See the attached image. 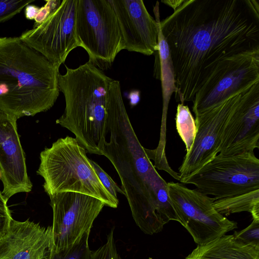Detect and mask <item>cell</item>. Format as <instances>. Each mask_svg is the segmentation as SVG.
Segmentation results:
<instances>
[{"label":"cell","mask_w":259,"mask_h":259,"mask_svg":"<svg viewBox=\"0 0 259 259\" xmlns=\"http://www.w3.org/2000/svg\"><path fill=\"white\" fill-rule=\"evenodd\" d=\"M174 66L177 102H193L219 64L259 50L256 0H184L160 21Z\"/></svg>","instance_id":"6da1fadb"},{"label":"cell","mask_w":259,"mask_h":259,"mask_svg":"<svg viewBox=\"0 0 259 259\" xmlns=\"http://www.w3.org/2000/svg\"><path fill=\"white\" fill-rule=\"evenodd\" d=\"M106 121L109 139L103 155L117 171L136 224L147 235L159 233L169 221L177 220L167 183L157 171L137 137L118 82H113L109 88Z\"/></svg>","instance_id":"7a4b0ae2"},{"label":"cell","mask_w":259,"mask_h":259,"mask_svg":"<svg viewBox=\"0 0 259 259\" xmlns=\"http://www.w3.org/2000/svg\"><path fill=\"white\" fill-rule=\"evenodd\" d=\"M59 69L20 37H0V111L18 119L51 109Z\"/></svg>","instance_id":"3957f363"},{"label":"cell","mask_w":259,"mask_h":259,"mask_svg":"<svg viewBox=\"0 0 259 259\" xmlns=\"http://www.w3.org/2000/svg\"><path fill=\"white\" fill-rule=\"evenodd\" d=\"M58 75V87L65 108L56 123L72 133L90 154L103 155L108 135L106 106L113 79L89 60L76 68L65 66Z\"/></svg>","instance_id":"277c9868"},{"label":"cell","mask_w":259,"mask_h":259,"mask_svg":"<svg viewBox=\"0 0 259 259\" xmlns=\"http://www.w3.org/2000/svg\"><path fill=\"white\" fill-rule=\"evenodd\" d=\"M87 152L70 136L58 139L42 151L36 173L44 180L45 192L49 196L63 192L81 193L98 199L106 206L117 208L118 199L103 185Z\"/></svg>","instance_id":"5b68a950"},{"label":"cell","mask_w":259,"mask_h":259,"mask_svg":"<svg viewBox=\"0 0 259 259\" xmlns=\"http://www.w3.org/2000/svg\"><path fill=\"white\" fill-rule=\"evenodd\" d=\"M75 33L89 61L103 71L123 49L114 11L109 0H78Z\"/></svg>","instance_id":"8992f818"},{"label":"cell","mask_w":259,"mask_h":259,"mask_svg":"<svg viewBox=\"0 0 259 259\" xmlns=\"http://www.w3.org/2000/svg\"><path fill=\"white\" fill-rule=\"evenodd\" d=\"M212 196L214 200L259 189V159L254 152L218 154L195 174L180 181Z\"/></svg>","instance_id":"52a82bcc"},{"label":"cell","mask_w":259,"mask_h":259,"mask_svg":"<svg viewBox=\"0 0 259 259\" xmlns=\"http://www.w3.org/2000/svg\"><path fill=\"white\" fill-rule=\"evenodd\" d=\"M167 186L178 222L197 244H206L237 228L236 222L215 209L213 198L179 183L168 182Z\"/></svg>","instance_id":"ba28073f"},{"label":"cell","mask_w":259,"mask_h":259,"mask_svg":"<svg viewBox=\"0 0 259 259\" xmlns=\"http://www.w3.org/2000/svg\"><path fill=\"white\" fill-rule=\"evenodd\" d=\"M53 210V248L66 251L87 232L105 206L97 198L81 193L63 192L49 196Z\"/></svg>","instance_id":"9c48e42d"},{"label":"cell","mask_w":259,"mask_h":259,"mask_svg":"<svg viewBox=\"0 0 259 259\" xmlns=\"http://www.w3.org/2000/svg\"><path fill=\"white\" fill-rule=\"evenodd\" d=\"M78 0H63L41 24L19 36L59 69L69 54L79 47L75 33Z\"/></svg>","instance_id":"30bf717a"},{"label":"cell","mask_w":259,"mask_h":259,"mask_svg":"<svg viewBox=\"0 0 259 259\" xmlns=\"http://www.w3.org/2000/svg\"><path fill=\"white\" fill-rule=\"evenodd\" d=\"M259 81V50L245 52L222 61L193 101L194 114L223 101Z\"/></svg>","instance_id":"8fae6325"},{"label":"cell","mask_w":259,"mask_h":259,"mask_svg":"<svg viewBox=\"0 0 259 259\" xmlns=\"http://www.w3.org/2000/svg\"><path fill=\"white\" fill-rule=\"evenodd\" d=\"M240 92L218 104L195 114L196 136L190 151L186 154L179 167L180 182L196 172L219 153L226 122L237 101Z\"/></svg>","instance_id":"7c38bea8"},{"label":"cell","mask_w":259,"mask_h":259,"mask_svg":"<svg viewBox=\"0 0 259 259\" xmlns=\"http://www.w3.org/2000/svg\"><path fill=\"white\" fill-rule=\"evenodd\" d=\"M259 148V81L240 92L223 132L219 154L254 152Z\"/></svg>","instance_id":"4fadbf2b"},{"label":"cell","mask_w":259,"mask_h":259,"mask_svg":"<svg viewBox=\"0 0 259 259\" xmlns=\"http://www.w3.org/2000/svg\"><path fill=\"white\" fill-rule=\"evenodd\" d=\"M115 13L123 50L150 56L158 50V26L142 0H109Z\"/></svg>","instance_id":"5bb4252c"},{"label":"cell","mask_w":259,"mask_h":259,"mask_svg":"<svg viewBox=\"0 0 259 259\" xmlns=\"http://www.w3.org/2000/svg\"><path fill=\"white\" fill-rule=\"evenodd\" d=\"M17 119L0 111V179L2 193L9 199L31 191L24 151L18 133Z\"/></svg>","instance_id":"9a60e30c"},{"label":"cell","mask_w":259,"mask_h":259,"mask_svg":"<svg viewBox=\"0 0 259 259\" xmlns=\"http://www.w3.org/2000/svg\"><path fill=\"white\" fill-rule=\"evenodd\" d=\"M52 246V226L13 219L0 239V259H48Z\"/></svg>","instance_id":"2e32d148"},{"label":"cell","mask_w":259,"mask_h":259,"mask_svg":"<svg viewBox=\"0 0 259 259\" xmlns=\"http://www.w3.org/2000/svg\"><path fill=\"white\" fill-rule=\"evenodd\" d=\"M158 26V50L154 66V76L161 82L162 112L159 141H166V117L168 104L176 90L175 72L168 44L162 34L159 18V2L153 9Z\"/></svg>","instance_id":"e0dca14e"},{"label":"cell","mask_w":259,"mask_h":259,"mask_svg":"<svg viewBox=\"0 0 259 259\" xmlns=\"http://www.w3.org/2000/svg\"><path fill=\"white\" fill-rule=\"evenodd\" d=\"M213 206L223 215L247 211L251 213L253 220L259 221V189L215 200Z\"/></svg>","instance_id":"ac0fdd59"},{"label":"cell","mask_w":259,"mask_h":259,"mask_svg":"<svg viewBox=\"0 0 259 259\" xmlns=\"http://www.w3.org/2000/svg\"><path fill=\"white\" fill-rule=\"evenodd\" d=\"M175 119L177 132L185 145L187 153L193 146L196 133L195 119L188 106L178 104Z\"/></svg>","instance_id":"d6986e66"},{"label":"cell","mask_w":259,"mask_h":259,"mask_svg":"<svg viewBox=\"0 0 259 259\" xmlns=\"http://www.w3.org/2000/svg\"><path fill=\"white\" fill-rule=\"evenodd\" d=\"M90 232L85 233L76 243L66 251H57L52 247L48 259H90L92 251L89 245Z\"/></svg>","instance_id":"ffe728a7"},{"label":"cell","mask_w":259,"mask_h":259,"mask_svg":"<svg viewBox=\"0 0 259 259\" xmlns=\"http://www.w3.org/2000/svg\"><path fill=\"white\" fill-rule=\"evenodd\" d=\"M33 2L34 0H0V23L11 19Z\"/></svg>","instance_id":"44dd1931"},{"label":"cell","mask_w":259,"mask_h":259,"mask_svg":"<svg viewBox=\"0 0 259 259\" xmlns=\"http://www.w3.org/2000/svg\"><path fill=\"white\" fill-rule=\"evenodd\" d=\"M90 259H121L117 250L113 229L108 234L106 242L92 251Z\"/></svg>","instance_id":"7402d4cb"},{"label":"cell","mask_w":259,"mask_h":259,"mask_svg":"<svg viewBox=\"0 0 259 259\" xmlns=\"http://www.w3.org/2000/svg\"><path fill=\"white\" fill-rule=\"evenodd\" d=\"M233 235L244 243L259 246V221L253 220L246 228L239 232L235 231Z\"/></svg>","instance_id":"603a6c76"},{"label":"cell","mask_w":259,"mask_h":259,"mask_svg":"<svg viewBox=\"0 0 259 259\" xmlns=\"http://www.w3.org/2000/svg\"><path fill=\"white\" fill-rule=\"evenodd\" d=\"M96 173L104 187L115 198H117V193L124 195L123 192L111 177L95 161L91 160Z\"/></svg>","instance_id":"cb8c5ba5"},{"label":"cell","mask_w":259,"mask_h":259,"mask_svg":"<svg viewBox=\"0 0 259 259\" xmlns=\"http://www.w3.org/2000/svg\"><path fill=\"white\" fill-rule=\"evenodd\" d=\"M7 201L2 192L0 191V239L7 232L13 219Z\"/></svg>","instance_id":"d4e9b609"},{"label":"cell","mask_w":259,"mask_h":259,"mask_svg":"<svg viewBox=\"0 0 259 259\" xmlns=\"http://www.w3.org/2000/svg\"><path fill=\"white\" fill-rule=\"evenodd\" d=\"M46 4L39 8V11L34 18L35 27L44 21L49 15L54 11L60 4L61 1L60 0H48L46 1Z\"/></svg>","instance_id":"484cf974"},{"label":"cell","mask_w":259,"mask_h":259,"mask_svg":"<svg viewBox=\"0 0 259 259\" xmlns=\"http://www.w3.org/2000/svg\"><path fill=\"white\" fill-rule=\"evenodd\" d=\"M39 7L31 4L26 6L24 10L26 18L30 20H34L39 11Z\"/></svg>","instance_id":"4316f807"},{"label":"cell","mask_w":259,"mask_h":259,"mask_svg":"<svg viewBox=\"0 0 259 259\" xmlns=\"http://www.w3.org/2000/svg\"><path fill=\"white\" fill-rule=\"evenodd\" d=\"M184 0L162 1L161 2L171 7L174 11L178 8Z\"/></svg>","instance_id":"83f0119b"}]
</instances>
